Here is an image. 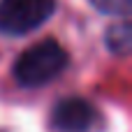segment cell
<instances>
[{"label":"cell","instance_id":"1","mask_svg":"<svg viewBox=\"0 0 132 132\" xmlns=\"http://www.w3.org/2000/svg\"><path fill=\"white\" fill-rule=\"evenodd\" d=\"M67 63H70L67 51L56 39H44V42L26 49L14 60L12 74L19 86L39 88V86H46L49 81H53L56 77H60L63 70L67 67Z\"/></svg>","mask_w":132,"mask_h":132},{"label":"cell","instance_id":"3","mask_svg":"<svg viewBox=\"0 0 132 132\" xmlns=\"http://www.w3.org/2000/svg\"><path fill=\"white\" fill-rule=\"evenodd\" d=\"M51 128L56 132H97L102 116L84 97H63L51 111Z\"/></svg>","mask_w":132,"mask_h":132},{"label":"cell","instance_id":"2","mask_svg":"<svg viewBox=\"0 0 132 132\" xmlns=\"http://www.w3.org/2000/svg\"><path fill=\"white\" fill-rule=\"evenodd\" d=\"M56 12V0H0V32L21 37L44 26Z\"/></svg>","mask_w":132,"mask_h":132},{"label":"cell","instance_id":"4","mask_svg":"<svg viewBox=\"0 0 132 132\" xmlns=\"http://www.w3.org/2000/svg\"><path fill=\"white\" fill-rule=\"evenodd\" d=\"M130 42H132L130 23H128L125 19H123L121 23H114V26L107 30V46H109V51H114V53H128Z\"/></svg>","mask_w":132,"mask_h":132},{"label":"cell","instance_id":"5","mask_svg":"<svg viewBox=\"0 0 132 132\" xmlns=\"http://www.w3.org/2000/svg\"><path fill=\"white\" fill-rule=\"evenodd\" d=\"M90 5L102 12V14H111V16H128L130 12V0H90Z\"/></svg>","mask_w":132,"mask_h":132}]
</instances>
